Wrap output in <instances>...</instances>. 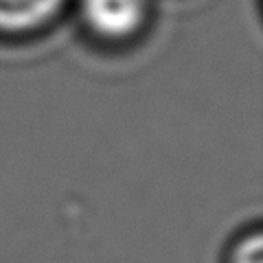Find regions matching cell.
<instances>
[{
	"instance_id": "cell-1",
	"label": "cell",
	"mask_w": 263,
	"mask_h": 263,
	"mask_svg": "<svg viewBox=\"0 0 263 263\" xmlns=\"http://www.w3.org/2000/svg\"><path fill=\"white\" fill-rule=\"evenodd\" d=\"M149 0H79L86 29L103 42L136 37L149 20Z\"/></svg>"
},
{
	"instance_id": "cell-2",
	"label": "cell",
	"mask_w": 263,
	"mask_h": 263,
	"mask_svg": "<svg viewBox=\"0 0 263 263\" xmlns=\"http://www.w3.org/2000/svg\"><path fill=\"white\" fill-rule=\"evenodd\" d=\"M66 0H0V33L27 35L51 24Z\"/></svg>"
},
{
	"instance_id": "cell-3",
	"label": "cell",
	"mask_w": 263,
	"mask_h": 263,
	"mask_svg": "<svg viewBox=\"0 0 263 263\" xmlns=\"http://www.w3.org/2000/svg\"><path fill=\"white\" fill-rule=\"evenodd\" d=\"M230 263H263V239L259 230L246 235L235 246L233 254H230Z\"/></svg>"
}]
</instances>
